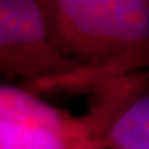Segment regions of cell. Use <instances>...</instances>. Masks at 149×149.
I'll list each match as a JSON object with an SVG mask.
<instances>
[{
  "label": "cell",
  "mask_w": 149,
  "mask_h": 149,
  "mask_svg": "<svg viewBox=\"0 0 149 149\" xmlns=\"http://www.w3.org/2000/svg\"><path fill=\"white\" fill-rule=\"evenodd\" d=\"M42 4L59 53L80 68L53 87L112 83L149 65V0H43Z\"/></svg>",
  "instance_id": "1"
},
{
  "label": "cell",
  "mask_w": 149,
  "mask_h": 149,
  "mask_svg": "<svg viewBox=\"0 0 149 149\" xmlns=\"http://www.w3.org/2000/svg\"><path fill=\"white\" fill-rule=\"evenodd\" d=\"M80 68L59 53L40 0H0V79L50 90Z\"/></svg>",
  "instance_id": "2"
},
{
  "label": "cell",
  "mask_w": 149,
  "mask_h": 149,
  "mask_svg": "<svg viewBox=\"0 0 149 149\" xmlns=\"http://www.w3.org/2000/svg\"><path fill=\"white\" fill-rule=\"evenodd\" d=\"M149 79L128 74L111 83V94L87 116L104 149H149Z\"/></svg>",
  "instance_id": "3"
},
{
  "label": "cell",
  "mask_w": 149,
  "mask_h": 149,
  "mask_svg": "<svg viewBox=\"0 0 149 149\" xmlns=\"http://www.w3.org/2000/svg\"><path fill=\"white\" fill-rule=\"evenodd\" d=\"M0 123H15L50 128L69 135L90 131L86 117H74L40 100L29 90L0 83Z\"/></svg>",
  "instance_id": "4"
},
{
  "label": "cell",
  "mask_w": 149,
  "mask_h": 149,
  "mask_svg": "<svg viewBox=\"0 0 149 149\" xmlns=\"http://www.w3.org/2000/svg\"><path fill=\"white\" fill-rule=\"evenodd\" d=\"M77 137L44 127L0 123V149H69Z\"/></svg>",
  "instance_id": "5"
},
{
  "label": "cell",
  "mask_w": 149,
  "mask_h": 149,
  "mask_svg": "<svg viewBox=\"0 0 149 149\" xmlns=\"http://www.w3.org/2000/svg\"><path fill=\"white\" fill-rule=\"evenodd\" d=\"M69 149H104L101 142L95 138V135L91 133V130L88 133L80 135L74 139Z\"/></svg>",
  "instance_id": "6"
}]
</instances>
